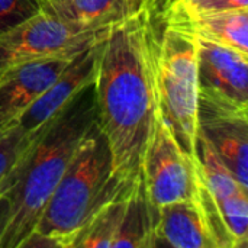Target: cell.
<instances>
[{
    "mask_svg": "<svg viewBox=\"0 0 248 248\" xmlns=\"http://www.w3.org/2000/svg\"><path fill=\"white\" fill-rule=\"evenodd\" d=\"M154 41L153 12L141 9L113 22L99 42L93 81L96 125L108 140L113 173L124 182L141 174L160 113Z\"/></svg>",
    "mask_w": 248,
    "mask_h": 248,
    "instance_id": "1",
    "label": "cell"
},
{
    "mask_svg": "<svg viewBox=\"0 0 248 248\" xmlns=\"http://www.w3.org/2000/svg\"><path fill=\"white\" fill-rule=\"evenodd\" d=\"M96 122L93 83L31 141L0 182L10 202V219L0 248H20L65 173L77 145Z\"/></svg>",
    "mask_w": 248,
    "mask_h": 248,
    "instance_id": "2",
    "label": "cell"
},
{
    "mask_svg": "<svg viewBox=\"0 0 248 248\" xmlns=\"http://www.w3.org/2000/svg\"><path fill=\"white\" fill-rule=\"evenodd\" d=\"M132 183L115 176L108 140L94 122L20 248H73L90 219Z\"/></svg>",
    "mask_w": 248,
    "mask_h": 248,
    "instance_id": "3",
    "label": "cell"
},
{
    "mask_svg": "<svg viewBox=\"0 0 248 248\" xmlns=\"http://www.w3.org/2000/svg\"><path fill=\"white\" fill-rule=\"evenodd\" d=\"M154 74L161 116L182 148L196 157L198 46L192 32L164 20L154 41Z\"/></svg>",
    "mask_w": 248,
    "mask_h": 248,
    "instance_id": "4",
    "label": "cell"
},
{
    "mask_svg": "<svg viewBox=\"0 0 248 248\" xmlns=\"http://www.w3.org/2000/svg\"><path fill=\"white\" fill-rule=\"evenodd\" d=\"M110 26L77 28L42 12L0 33V74L15 65L65 52H78L99 41Z\"/></svg>",
    "mask_w": 248,
    "mask_h": 248,
    "instance_id": "5",
    "label": "cell"
},
{
    "mask_svg": "<svg viewBox=\"0 0 248 248\" xmlns=\"http://www.w3.org/2000/svg\"><path fill=\"white\" fill-rule=\"evenodd\" d=\"M141 174L155 208L198 198L196 157L182 148L161 113L157 116L154 134L147 147Z\"/></svg>",
    "mask_w": 248,
    "mask_h": 248,
    "instance_id": "6",
    "label": "cell"
},
{
    "mask_svg": "<svg viewBox=\"0 0 248 248\" xmlns=\"http://www.w3.org/2000/svg\"><path fill=\"white\" fill-rule=\"evenodd\" d=\"M198 135L248 189V106L198 93Z\"/></svg>",
    "mask_w": 248,
    "mask_h": 248,
    "instance_id": "7",
    "label": "cell"
},
{
    "mask_svg": "<svg viewBox=\"0 0 248 248\" xmlns=\"http://www.w3.org/2000/svg\"><path fill=\"white\" fill-rule=\"evenodd\" d=\"M102 38L81 49L58 78L17 118L16 125L29 141L35 140L36 135L57 115H60L78 93L94 81L99 42Z\"/></svg>",
    "mask_w": 248,
    "mask_h": 248,
    "instance_id": "8",
    "label": "cell"
},
{
    "mask_svg": "<svg viewBox=\"0 0 248 248\" xmlns=\"http://www.w3.org/2000/svg\"><path fill=\"white\" fill-rule=\"evenodd\" d=\"M78 52L39 58L3 71L0 74V129L16 124L17 118L58 78Z\"/></svg>",
    "mask_w": 248,
    "mask_h": 248,
    "instance_id": "9",
    "label": "cell"
},
{
    "mask_svg": "<svg viewBox=\"0 0 248 248\" xmlns=\"http://www.w3.org/2000/svg\"><path fill=\"white\" fill-rule=\"evenodd\" d=\"M195 38L198 46V93L248 106L247 54L198 35Z\"/></svg>",
    "mask_w": 248,
    "mask_h": 248,
    "instance_id": "10",
    "label": "cell"
},
{
    "mask_svg": "<svg viewBox=\"0 0 248 248\" xmlns=\"http://www.w3.org/2000/svg\"><path fill=\"white\" fill-rule=\"evenodd\" d=\"M158 246L176 248H217L199 199L180 201L158 208Z\"/></svg>",
    "mask_w": 248,
    "mask_h": 248,
    "instance_id": "11",
    "label": "cell"
},
{
    "mask_svg": "<svg viewBox=\"0 0 248 248\" xmlns=\"http://www.w3.org/2000/svg\"><path fill=\"white\" fill-rule=\"evenodd\" d=\"M160 16H163V20L198 36L224 44L248 55V9L193 15L167 10Z\"/></svg>",
    "mask_w": 248,
    "mask_h": 248,
    "instance_id": "12",
    "label": "cell"
},
{
    "mask_svg": "<svg viewBox=\"0 0 248 248\" xmlns=\"http://www.w3.org/2000/svg\"><path fill=\"white\" fill-rule=\"evenodd\" d=\"M157 224L158 208L150 201L142 174H140L126 195L121 227L112 248L157 247Z\"/></svg>",
    "mask_w": 248,
    "mask_h": 248,
    "instance_id": "13",
    "label": "cell"
},
{
    "mask_svg": "<svg viewBox=\"0 0 248 248\" xmlns=\"http://www.w3.org/2000/svg\"><path fill=\"white\" fill-rule=\"evenodd\" d=\"M39 12L77 28H105L131 15L128 0H38Z\"/></svg>",
    "mask_w": 248,
    "mask_h": 248,
    "instance_id": "14",
    "label": "cell"
},
{
    "mask_svg": "<svg viewBox=\"0 0 248 248\" xmlns=\"http://www.w3.org/2000/svg\"><path fill=\"white\" fill-rule=\"evenodd\" d=\"M196 161L201 180L214 199H222L240 190H248L240 185L232 171L202 135L196 138Z\"/></svg>",
    "mask_w": 248,
    "mask_h": 248,
    "instance_id": "15",
    "label": "cell"
},
{
    "mask_svg": "<svg viewBox=\"0 0 248 248\" xmlns=\"http://www.w3.org/2000/svg\"><path fill=\"white\" fill-rule=\"evenodd\" d=\"M129 189L106 203L90 219V222L84 227V230L74 241L73 248H112L121 227Z\"/></svg>",
    "mask_w": 248,
    "mask_h": 248,
    "instance_id": "16",
    "label": "cell"
},
{
    "mask_svg": "<svg viewBox=\"0 0 248 248\" xmlns=\"http://www.w3.org/2000/svg\"><path fill=\"white\" fill-rule=\"evenodd\" d=\"M214 201L231 248L246 247L248 240V190H240Z\"/></svg>",
    "mask_w": 248,
    "mask_h": 248,
    "instance_id": "17",
    "label": "cell"
},
{
    "mask_svg": "<svg viewBox=\"0 0 248 248\" xmlns=\"http://www.w3.org/2000/svg\"><path fill=\"white\" fill-rule=\"evenodd\" d=\"M39 12L38 0H0V33Z\"/></svg>",
    "mask_w": 248,
    "mask_h": 248,
    "instance_id": "18",
    "label": "cell"
},
{
    "mask_svg": "<svg viewBox=\"0 0 248 248\" xmlns=\"http://www.w3.org/2000/svg\"><path fill=\"white\" fill-rule=\"evenodd\" d=\"M234 9H248V0H180L179 3H176L167 10H176L180 13L193 15V13H209V12H222V10H234Z\"/></svg>",
    "mask_w": 248,
    "mask_h": 248,
    "instance_id": "19",
    "label": "cell"
},
{
    "mask_svg": "<svg viewBox=\"0 0 248 248\" xmlns=\"http://www.w3.org/2000/svg\"><path fill=\"white\" fill-rule=\"evenodd\" d=\"M9 219H10V202L7 196L0 193V247L9 225Z\"/></svg>",
    "mask_w": 248,
    "mask_h": 248,
    "instance_id": "20",
    "label": "cell"
},
{
    "mask_svg": "<svg viewBox=\"0 0 248 248\" xmlns=\"http://www.w3.org/2000/svg\"><path fill=\"white\" fill-rule=\"evenodd\" d=\"M179 1H180V0H160L155 12L163 13V12H166L167 9H170L171 6H174V4H176V3H179Z\"/></svg>",
    "mask_w": 248,
    "mask_h": 248,
    "instance_id": "21",
    "label": "cell"
}]
</instances>
